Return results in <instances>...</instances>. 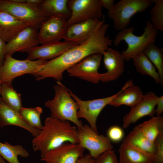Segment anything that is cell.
Here are the masks:
<instances>
[{"instance_id":"d6986e66","label":"cell","mask_w":163,"mask_h":163,"mask_svg":"<svg viewBox=\"0 0 163 163\" xmlns=\"http://www.w3.org/2000/svg\"><path fill=\"white\" fill-rule=\"evenodd\" d=\"M8 125L15 126L24 128L34 137L38 135L40 131L28 125L20 113L8 105L1 98L0 101V127Z\"/></svg>"},{"instance_id":"30bf717a","label":"cell","mask_w":163,"mask_h":163,"mask_svg":"<svg viewBox=\"0 0 163 163\" xmlns=\"http://www.w3.org/2000/svg\"><path fill=\"white\" fill-rule=\"evenodd\" d=\"M68 5L71 14L67 26L90 19H100L103 15L99 0H68Z\"/></svg>"},{"instance_id":"e575fe53","label":"cell","mask_w":163,"mask_h":163,"mask_svg":"<svg viewBox=\"0 0 163 163\" xmlns=\"http://www.w3.org/2000/svg\"><path fill=\"white\" fill-rule=\"evenodd\" d=\"M6 43L0 38V66L3 63L6 55Z\"/></svg>"},{"instance_id":"4dcf8cb0","label":"cell","mask_w":163,"mask_h":163,"mask_svg":"<svg viewBox=\"0 0 163 163\" xmlns=\"http://www.w3.org/2000/svg\"><path fill=\"white\" fill-rule=\"evenodd\" d=\"M155 4L151 8L150 13L151 22L157 31L163 30V0H152Z\"/></svg>"},{"instance_id":"f546056e","label":"cell","mask_w":163,"mask_h":163,"mask_svg":"<svg viewBox=\"0 0 163 163\" xmlns=\"http://www.w3.org/2000/svg\"><path fill=\"white\" fill-rule=\"evenodd\" d=\"M43 112L42 108L39 107H23L20 114L24 120L31 126L40 130L42 128L40 116Z\"/></svg>"},{"instance_id":"4fadbf2b","label":"cell","mask_w":163,"mask_h":163,"mask_svg":"<svg viewBox=\"0 0 163 163\" xmlns=\"http://www.w3.org/2000/svg\"><path fill=\"white\" fill-rule=\"evenodd\" d=\"M98 18L89 19L67 26L63 39L65 41L80 44L87 40L103 24Z\"/></svg>"},{"instance_id":"2e32d148","label":"cell","mask_w":163,"mask_h":163,"mask_svg":"<svg viewBox=\"0 0 163 163\" xmlns=\"http://www.w3.org/2000/svg\"><path fill=\"white\" fill-rule=\"evenodd\" d=\"M158 96L154 92L150 91L144 95L142 100L133 107L129 112L124 116L123 127L127 128L141 118L146 116L151 117L155 114V107Z\"/></svg>"},{"instance_id":"7402d4cb","label":"cell","mask_w":163,"mask_h":163,"mask_svg":"<svg viewBox=\"0 0 163 163\" xmlns=\"http://www.w3.org/2000/svg\"><path fill=\"white\" fill-rule=\"evenodd\" d=\"M11 14L0 11V38L6 43L29 26Z\"/></svg>"},{"instance_id":"ac0fdd59","label":"cell","mask_w":163,"mask_h":163,"mask_svg":"<svg viewBox=\"0 0 163 163\" xmlns=\"http://www.w3.org/2000/svg\"><path fill=\"white\" fill-rule=\"evenodd\" d=\"M77 44L64 41L47 43L35 47L28 51L26 59L30 60L55 59Z\"/></svg>"},{"instance_id":"1f68e13d","label":"cell","mask_w":163,"mask_h":163,"mask_svg":"<svg viewBox=\"0 0 163 163\" xmlns=\"http://www.w3.org/2000/svg\"><path fill=\"white\" fill-rule=\"evenodd\" d=\"M94 163H120L116 154L113 149L107 151L94 159Z\"/></svg>"},{"instance_id":"ba28073f","label":"cell","mask_w":163,"mask_h":163,"mask_svg":"<svg viewBox=\"0 0 163 163\" xmlns=\"http://www.w3.org/2000/svg\"><path fill=\"white\" fill-rule=\"evenodd\" d=\"M79 144L89 152L94 159L105 152L113 149V146L107 136L100 134L88 124L77 128Z\"/></svg>"},{"instance_id":"3957f363","label":"cell","mask_w":163,"mask_h":163,"mask_svg":"<svg viewBox=\"0 0 163 163\" xmlns=\"http://www.w3.org/2000/svg\"><path fill=\"white\" fill-rule=\"evenodd\" d=\"M53 87L54 97L45 103V106L50 111V117L61 121H71L77 128H80L83 124L77 116L78 106L71 96L69 89L59 81H57Z\"/></svg>"},{"instance_id":"d4e9b609","label":"cell","mask_w":163,"mask_h":163,"mask_svg":"<svg viewBox=\"0 0 163 163\" xmlns=\"http://www.w3.org/2000/svg\"><path fill=\"white\" fill-rule=\"evenodd\" d=\"M133 63L138 72L153 78L157 84H161V79L152 63L143 53H139L132 58Z\"/></svg>"},{"instance_id":"d590c367","label":"cell","mask_w":163,"mask_h":163,"mask_svg":"<svg viewBox=\"0 0 163 163\" xmlns=\"http://www.w3.org/2000/svg\"><path fill=\"white\" fill-rule=\"evenodd\" d=\"M155 109V114L157 116H160L163 111V96L162 95L157 98Z\"/></svg>"},{"instance_id":"60d3db41","label":"cell","mask_w":163,"mask_h":163,"mask_svg":"<svg viewBox=\"0 0 163 163\" xmlns=\"http://www.w3.org/2000/svg\"><path fill=\"white\" fill-rule=\"evenodd\" d=\"M0 163H6L3 158L0 155Z\"/></svg>"},{"instance_id":"5b68a950","label":"cell","mask_w":163,"mask_h":163,"mask_svg":"<svg viewBox=\"0 0 163 163\" xmlns=\"http://www.w3.org/2000/svg\"><path fill=\"white\" fill-rule=\"evenodd\" d=\"M0 11L7 12L28 25L39 29L48 18L39 5L0 0Z\"/></svg>"},{"instance_id":"5bb4252c","label":"cell","mask_w":163,"mask_h":163,"mask_svg":"<svg viewBox=\"0 0 163 163\" xmlns=\"http://www.w3.org/2000/svg\"><path fill=\"white\" fill-rule=\"evenodd\" d=\"M67 20L58 16L49 18L41 25L38 32L39 43L58 42L63 39L67 27Z\"/></svg>"},{"instance_id":"4316f807","label":"cell","mask_w":163,"mask_h":163,"mask_svg":"<svg viewBox=\"0 0 163 163\" xmlns=\"http://www.w3.org/2000/svg\"><path fill=\"white\" fill-rule=\"evenodd\" d=\"M0 95L2 98L10 107L20 113L22 106L21 94L13 88L11 83L1 84Z\"/></svg>"},{"instance_id":"603a6c76","label":"cell","mask_w":163,"mask_h":163,"mask_svg":"<svg viewBox=\"0 0 163 163\" xmlns=\"http://www.w3.org/2000/svg\"><path fill=\"white\" fill-rule=\"evenodd\" d=\"M68 0H43L39 5L48 18L53 16L63 18L67 20L71 15L68 2Z\"/></svg>"},{"instance_id":"52a82bcc","label":"cell","mask_w":163,"mask_h":163,"mask_svg":"<svg viewBox=\"0 0 163 163\" xmlns=\"http://www.w3.org/2000/svg\"><path fill=\"white\" fill-rule=\"evenodd\" d=\"M48 60L38 59L20 60L6 55L3 64L0 66V79L1 84L11 83L15 78L29 74L32 75Z\"/></svg>"},{"instance_id":"e0dca14e","label":"cell","mask_w":163,"mask_h":163,"mask_svg":"<svg viewBox=\"0 0 163 163\" xmlns=\"http://www.w3.org/2000/svg\"><path fill=\"white\" fill-rule=\"evenodd\" d=\"M107 71L100 73V81L106 83L116 80L123 74L125 59L118 50L108 47L102 53Z\"/></svg>"},{"instance_id":"b9f144b4","label":"cell","mask_w":163,"mask_h":163,"mask_svg":"<svg viewBox=\"0 0 163 163\" xmlns=\"http://www.w3.org/2000/svg\"><path fill=\"white\" fill-rule=\"evenodd\" d=\"M1 80L0 79V92L1 89ZM1 97L0 96V101L1 100Z\"/></svg>"},{"instance_id":"7a4b0ae2","label":"cell","mask_w":163,"mask_h":163,"mask_svg":"<svg viewBox=\"0 0 163 163\" xmlns=\"http://www.w3.org/2000/svg\"><path fill=\"white\" fill-rule=\"evenodd\" d=\"M79 142L77 128L68 121L48 117L40 133L34 137L32 143L34 152L40 153L41 157L49 151L66 142Z\"/></svg>"},{"instance_id":"8fae6325","label":"cell","mask_w":163,"mask_h":163,"mask_svg":"<svg viewBox=\"0 0 163 163\" xmlns=\"http://www.w3.org/2000/svg\"><path fill=\"white\" fill-rule=\"evenodd\" d=\"M102 56L101 53L89 55L66 71L70 76L97 84L100 81V73L98 69Z\"/></svg>"},{"instance_id":"f1b7e54d","label":"cell","mask_w":163,"mask_h":163,"mask_svg":"<svg viewBox=\"0 0 163 163\" xmlns=\"http://www.w3.org/2000/svg\"><path fill=\"white\" fill-rule=\"evenodd\" d=\"M162 50L157 46L155 42L149 44L143 52L157 69L161 85L163 86V54Z\"/></svg>"},{"instance_id":"9c48e42d","label":"cell","mask_w":163,"mask_h":163,"mask_svg":"<svg viewBox=\"0 0 163 163\" xmlns=\"http://www.w3.org/2000/svg\"><path fill=\"white\" fill-rule=\"evenodd\" d=\"M72 98L76 102L78 106L77 116L79 119L83 118L87 120L90 126L95 132H97V118L104 108L109 104L117 95L119 91L110 96L90 100L84 101L69 90Z\"/></svg>"},{"instance_id":"ab89813d","label":"cell","mask_w":163,"mask_h":163,"mask_svg":"<svg viewBox=\"0 0 163 163\" xmlns=\"http://www.w3.org/2000/svg\"><path fill=\"white\" fill-rule=\"evenodd\" d=\"M12 1L19 3L26 2V0H11Z\"/></svg>"},{"instance_id":"6da1fadb","label":"cell","mask_w":163,"mask_h":163,"mask_svg":"<svg viewBox=\"0 0 163 163\" xmlns=\"http://www.w3.org/2000/svg\"><path fill=\"white\" fill-rule=\"evenodd\" d=\"M108 24H103L87 40L72 47L61 55L48 61L32 75L37 81L53 78L57 81L62 80L64 72L87 56L101 53L111 45L113 41L106 34Z\"/></svg>"},{"instance_id":"ffe728a7","label":"cell","mask_w":163,"mask_h":163,"mask_svg":"<svg viewBox=\"0 0 163 163\" xmlns=\"http://www.w3.org/2000/svg\"><path fill=\"white\" fill-rule=\"evenodd\" d=\"M119 91L110 105L115 107L126 105L132 107L139 102L144 96L140 88L134 85L132 80L127 81Z\"/></svg>"},{"instance_id":"cb8c5ba5","label":"cell","mask_w":163,"mask_h":163,"mask_svg":"<svg viewBox=\"0 0 163 163\" xmlns=\"http://www.w3.org/2000/svg\"><path fill=\"white\" fill-rule=\"evenodd\" d=\"M124 140L130 142L154 158L156 149L155 142L151 141L146 137L138 125L133 128Z\"/></svg>"},{"instance_id":"74e56055","label":"cell","mask_w":163,"mask_h":163,"mask_svg":"<svg viewBox=\"0 0 163 163\" xmlns=\"http://www.w3.org/2000/svg\"><path fill=\"white\" fill-rule=\"evenodd\" d=\"M102 7L110 10L114 4V0H99Z\"/></svg>"},{"instance_id":"484cf974","label":"cell","mask_w":163,"mask_h":163,"mask_svg":"<svg viewBox=\"0 0 163 163\" xmlns=\"http://www.w3.org/2000/svg\"><path fill=\"white\" fill-rule=\"evenodd\" d=\"M0 155L9 163H20L18 156L27 158L29 154L21 145H12L7 142L4 143L0 142Z\"/></svg>"},{"instance_id":"f35d334b","label":"cell","mask_w":163,"mask_h":163,"mask_svg":"<svg viewBox=\"0 0 163 163\" xmlns=\"http://www.w3.org/2000/svg\"><path fill=\"white\" fill-rule=\"evenodd\" d=\"M43 0H26V2L33 5H39Z\"/></svg>"},{"instance_id":"83f0119b","label":"cell","mask_w":163,"mask_h":163,"mask_svg":"<svg viewBox=\"0 0 163 163\" xmlns=\"http://www.w3.org/2000/svg\"><path fill=\"white\" fill-rule=\"evenodd\" d=\"M138 125L146 137L155 142L158 135L163 132V118L160 116H153Z\"/></svg>"},{"instance_id":"d6a6232c","label":"cell","mask_w":163,"mask_h":163,"mask_svg":"<svg viewBox=\"0 0 163 163\" xmlns=\"http://www.w3.org/2000/svg\"><path fill=\"white\" fill-rule=\"evenodd\" d=\"M156 145L153 163H163V132L160 133L155 141Z\"/></svg>"},{"instance_id":"9a60e30c","label":"cell","mask_w":163,"mask_h":163,"mask_svg":"<svg viewBox=\"0 0 163 163\" xmlns=\"http://www.w3.org/2000/svg\"><path fill=\"white\" fill-rule=\"evenodd\" d=\"M37 29L29 26L6 43V55L12 56L19 51L27 52L39 43Z\"/></svg>"},{"instance_id":"8992f818","label":"cell","mask_w":163,"mask_h":163,"mask_svg":"<svg viewBox=\"0 0 163 163\" xmlns=\"http://www.w3.org/2000/svg\"><path fill=\"white\" fill-rule=\"evenodd\" d=\"M152 3V0H121L114 4L107 15L113 21L114 28L121 30L127 27L135 14L144 11Z\"/></svg>"},{"instance_id":"8d00e7d4","label":"cell","mask_w":163,"mask_h":163,"mask_svg":"<svg viewBox=\"0 0 163 163\" xmlns=\"http://www.w3.org/2000/svg\"><path fill=\"white\" fill-rule=\"evenodd\" d=\"M94 159L89 154L78 158L75 163H94Z\"/></svg>"},{"instance_id":"44dd1931","label":"cell","mask_w":163,"mask_h":163,"mask_svg":"<svg viewBox=\"0 0 163 163\" xmlns=\"http://www.w3.org/2000/svg\"><path fill=\"white\" fill-rule=\"evenodd\" d=\"M120 163H153V157L123 140L119 149Z\"/></svg>"},{"instance_id":"277c9868","label":"cell","mask_w":163,"mask_h":163,"mask_svg":"<svg viewBox=\"0 0 163 163\" xmlns=\"http://www.w3.org/2000/svg\"><path fill=\"white\" fill-rule=\"evenodd\" d=\"M146 24L145 27H143L144 32L141 36L134 35V28L131 27L121 30L115 37L113 41L115 46L118 45L122 40H124L127 44L126 49L121 53L126 61L129 60L137 54L142 52L149 44L155 42L158 31L149 21L147 20Z\"/></svg>"},{"instance_id":"836d02e7","label":"cell","mask_w":163,"mask_h":163,"mask_svg":"<svg viewBox=\"0 0 163 163\" xmlns=\"http://www.w3.org/2000/svg\"><path fill=\"white\" fill-rule=\"evenodd\" d=\"M107 137L110 141L115 142H120L123 138L124 133L122 129L114 125L111 126L108 130Z\"/></svg>"},{"instance_id":"7c38bea8","label":"cell","mask_w":163,"mask_h":163,"mask_svg":"<svg viewBox=\"0 0 163 163\" xmlns=\"http://www.w3.org/2000/svg\"><path fill=\"white\" fill-rule=\"evenodd\" d=\"M85 149L79 143L66 142L46 152L40 160L45 163H75L84 155Z\"/></svg>"}]
</instances>
